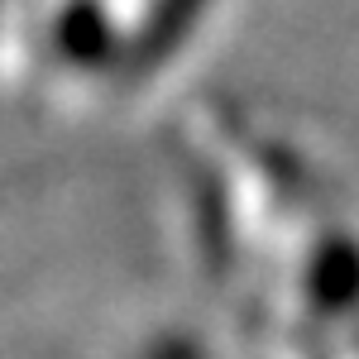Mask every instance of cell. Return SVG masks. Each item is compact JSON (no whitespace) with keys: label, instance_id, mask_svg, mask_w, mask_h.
I'll return each mask as SVG.
<instances>
[{"label":"cell","instance_id":"cell-1","mask_svg":"<svg viewBox=\"0 0 359 359\" xmlns=\"http://www.w3.org/2000/svg\"><path fill=\"white\" fill-rule=\"evenodd\" d=\"M101 39H106L101 20H91V15H82V10H77V15L62 25V43H67L72 53H82V57H86V53H96V48H101Z\"/></svg>","mask_w":359,"mask_h":359}]
</instances>
